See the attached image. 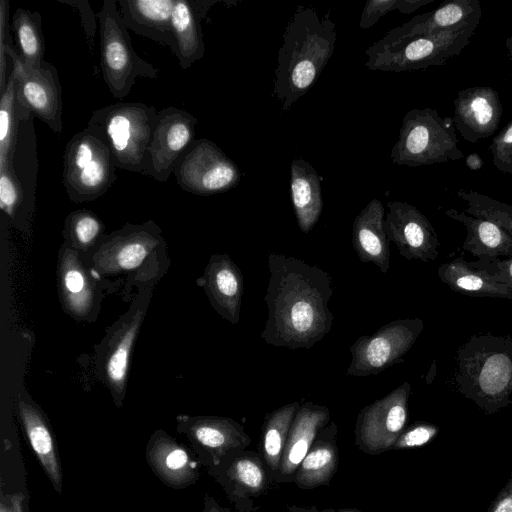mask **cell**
Returning a JSON list of instances; mask_svg holds the SVG:
<instances>
[{
    "instance_id": "obj_1",
    "label": "cell",
    "mask_w": 512,
    "mask_h": 512,
    "mask_svg": "<svg viewBox=\"0 0 512 512\" xmlns=\"http://www.w3.org/2000/svg\"><path fill=\"white\" fill-rule=\"evenodd\" d=\"M267 259V320L260 337L274 347L310 349L333 327L334 315L328 307L334 291L332 276L284 254L269 252Z\"/></svg>"
},
{
    "instance_id": "obj_2",
    "label": "cell",
    "mask_w": 512,
    "mask_h": 512,
    "mask_svg": "<svg viewBox=\"0 0 512 512\" xmlns=\"http://www.w3.org/2000/svg\"><path fill=\"white\" fill-rule=\"evenodd\" d=\"M336 37L329 14L320 18L311 6L296 8L285 27L274 72L273 96L284 112L316 82L332 57Z\"/></svg>"
},
{
    "instance_id": "obj_3",
    "label": "cell",
    "mask_w": 512,
    "mask_h": 512,
    "mask_svg": "<svg viewBox=\"0 0 512 512\" xmlns=\"http://www.w3.org/2000/svg\"><path fill=\"white\" fill-rule=\"evenodd\" d=\"M454 390L486 414L512 404V337L474 334L456 351Z\"/></svg>"
},
{
    "instance_id": "obj_4",
    "label": "cell",
    "mask_w": 512,
    "mask_h": 512,
    "mask_svg": "<svg viewBox=\"0 0 512 512\" xmlns=\"http://www.w3.org/2000/svg\"><path fill=\"white\" fill-rule=\"evenodd\" d=\"M9 2H0V94L6 88L8 57L12 61L15 77L16 102L20 120L23 112L44 122L53 132L63 130V101L58 73L54 65L44 62L39 66H26L11 42L9 29Z\"/></svg>"
},
{
    "instance_id": "obj_5",
    "label": "cell",
    "mask_w": 512,
    "mask_h": 512,
    "mask_svg": "<svg viewBox=\"0 0 512 512\" xmlns=\"http://www.w3.org/2000/svg\"><path fill=\"white\" fill-rule=\"evenodd\" d=\"M158 111L141 102H118L93 111L87 130L109 149L117 169L143 174Z\"/></svg>"
},
{
    "instance_id": "obj_6",
    "label": "cell",
    "mask_w": 512,
    "mask_h": 512,
    "mask_svg": "<svg viewBox=\"0 0 512 512\" xmlns=\"http://www.w3.org/2000/svg\"><path fill=\"white\" fill-rule=\"evenodd\" d=\"M479 24L480 20H476L392 43L378 40L366 49L365 66L370 70L399 73L445 65L470 43Z\"/></svg>"
},
{
    "instance_id": "obj_7",
    "label": "cell",
    "mask_w": 512,
    "mask_h": 512,
    "mask_svg": "<svg viewBox=\"0 0 512 512\" xmlns=\"http://www.w3.org/2000/svg\"><path fill=\"white\" fill-rule=\"evenodd\" d=\"M453 117H441L432 108L411 109L402 119L398 140L391 150L394 164L419 167L464 157Z\"/></svg>"
},
{
    "instance_id": "obj_8",
    "label": "cell",
    "mask_w": 512,
    "mask_h": 512,
    "mask_svg": "<svg viewBox=\"0 0 512 512\" xmlns=\"http://www.w3.org/2000/svg\"><path fill=\"white\" fill-rule=\"evenodd\" d=\"M102 77L113 97H126L138 78L156 79L159 70L134 50L116 0H105L97 13Z\"/></svg>"
},
{
    "instance_id": "obj_9",
    "label": "cell",
    "mask_w": 512,
    "mask_h": 512,
    "mask_svg": "<svg viewBox=\"0 0 512 512\" xmlns=\"http://www.w3.org/2000/svg\"><path fill=\"white\" fill-rule=\"evenodd\" d=\"M116 169L108 147L87 128L67 142L62 182L72 202L82 203L100 198L115 183Z\"/></svg>"
},
{
    "instance_id": "obj_10",
    "label": "cell",
    "mask_w": 512,
    "mask_h": 512,
    "mask_svg": "<svg viewBox=\"0 0 512 512\" xmlns=\"http://www.w3.org/2000/svg\"><path fill=\"white\" fill-rule=\"evenodd\" d=\"M423 329L422 319L405 318L391 321L371 335L359 337L350 347L352 358L346 375H377L394 364L403 363V357Z\"/></svg>"
},
{
    "instance_id": "obj_11",
    "label": "cell",
    "mask_w": 512,
    "mask_h": 512,
    "mask_svg": "<svg viewBox=\"0 0 512 512\" xmlns=\"http://www.w3.org/2000/svg\"><path fill=\"white\" fill-rule=\"evenodd\" d=\"M411 384L404 382L391 392L364 406L355 422L354 443L371 456L392 450L406 428Z\"/></svg>"
},
{
    "instance_id": "obj_12",
    "label": "cell",
    "mask_w": 512,
    "mask_h": 512,
    "mask_svg": "<svg viewBox=\"0 0 512 512\" xmlns=\"http://www.w3.org/2000/svg\"><path fill=\"white\" fill-rule=\"evenodd\" d=\"M174 174L182 190L200 196L226 192L237 186L241 178L238 166L206 138L193 141Z\"/></svg>"
},
{
    "instance_id": "obj_13",
    "label": "cell",
    "mask_w": 512,
    "mask_h": 512,
    "mask_svg": "<svg viewBox=\"0 0 512 512\" xmlns=\"http://www.w3.org/2000/svg\"><path fill=\"white\" fill-rule=\"evenodd\" d=\"M197 124L198 119L184 109L168 106L158 111L142 175L167 182L195 140Z\"/></svg>"
},
{
    "instance_id": "obj_14",
    "label": "cell",
    "mask_w": 512,
    "mask_h": 512,
    "mask_svg": "<svg viewBox=\"0 0 512 512\" xmlns=\"http://www.w3.org/2000/svg\"><path fill=\"white\" fill-rule=\"evenodd\" d=\"M163 244L160 228L153 222L126 224L103 236L92 256V272L106 276L138 269Z\"/></svg>"
},
{
    "instance_id": "obj_15",
    "label": "cell",
    "mask_w": 512,
    "mask_h": 512,
    "mask_svg": "<svg viewBox=\"0 0 512 512\" xmlns=\"http://www.w3.org/2000/svg\"><path fill=\"white\" fill-rule=\"evenodd\" d=\"M176 430L189 442L206 470L224 457L245 450L251 438L242 424L229 417L178 415Z\"/></svg>"
},
{
    "instance_id": "obj_16",
    "label": "cell",
    "mask_w": 512,
    "mask_h": 512,
    "mask_svg": "<svg viewBox=\"0 0 512 512\" xmlns=\"http://www.w3.org/2000/svg\"><path fill=\"white\" fill-rule=\"evenodd\" d=\"M207 473L222 487L236 512H255V499L272 484L262 456L254 450L229 454Z\"/></svg>"
},
{
    "instance_id": "obj_17",
    "label": "cell",
    "mask_w": 512,
    "mask_h": 512,
    "mask_svg": "<svg viewBox=\"0 0 512 512\" xmlns=\"http://www.w3.org/2000/svg\"><path fill=\"white\" fill-rule=\"evenodd\" d=\"M384 229L401 256L407 260L433 261L440 245L428 218L415 206L401 201H388Z\"/></svg>"
},
{
    "instance_id": "obj_18",
    "label": "cell",
    "mask_w": 512,
    "mask_h": 512,
    "mask_svg": "<svg viewBox=\"0 0 512 512\" xmlns=\"http://www.w3.org/2000/svg\"><path fill=\"white\" fill-rule=\"evenodd\" d=\"M145 458L154 475L172 489H185L200 478L202 465L194 451L164 430L151 434Z\"/></svg>"
},
{
    "instance_id": "obj_19",
    "label": "cell",
    "mask_w": 512,
    "mask_h": 512,
    "mask_svg": "<svg viewBox=\"0 0 512 512\" xmlns=\"http://www.w3.org/2000/svg\"><path fill=\"white\" fill-rule=\"evenodd\" d=\"M453 122L460 136L469 143L493 136L503 114L498 92L489 86L460 90L454 100Z\"/></svg>"
},
{
    "instance_id": "obj_20",
    "label": "cell",
    "mask_w": 512,
    "mask_h": 512,
    "mask_svg": "<svg viewBox=\"0 0 512 512\" xmlns=\"http://www.w3.org/2000/svg\"><path fill=\"white\" fill-rule=\"evenodd\" d=\"M198 283L216 312L231 324H237L244 293V276L230 256L211 255Z\"/></svg>"
},
{
    "instance_id": "obj_21",
    "label": "cell",
    "mask_w": 512,
    "mask_h": 512,
    "mask_svg": "<svg viewBox=\"0 0 512 512\" xmlns=\"http://www.w3.org/2000/svg\"><path fill=\"white\" fill-rule=\"evenodd\" d=\"M329 421L327 406L311 401L301 403L288 433L275 484L293 483L299 465Z\"/></svg>"
},
{
    "instance_id": "obj_22",
    "label": "cell",
    "mask_w": 512,
    "mask_h": 512,
    "mask_svg": "<svg viewBox=\"0 0 512 512\" xmlns=\"http://www.w3.org/2000/svg\"><path fill=\"white\" fill-rule=\"evenodd\" d=\"M78 252L66 243L62 246L58 263V286L66 311L75 318L85 319L98 304V291L95 276L84 266Z\"/></svg>"
},
{
    "instance_id": "obj_23",
    "label": "cell",
    "mask_w": 512,
    "mask_h": 512,
    "mask_svg": "<svg viewBox=\"0 0 512 512\" xmlns=\"http://www.w3.org/2000/svg\"><path fill=\"white\" fill-rule=\"evenodd\" d=\"M17 413L27 441L54 490L62 493L63 474L57 442L46 415L30 399L17 400Z\"/></svg>"
},
{
    "instance_id": "obj_24",
    "label": "cell",
    "mask_w": 512,
    "mask_h": 512,
    "mask_svg": "<svg viewBox=\"0 0 512 512\" xmlns=\"http://www.w3.org/2000/svg\"><path fill=\"white\" fill-rule=\"evenodd\" d=\"M479 0L445 1L437 9L417 15L408 22L389 30L380 41L392 43L413 37L451 29L481 20Z\"/></svg>"
},
{
    "instance_id": "obj_25",
    "label": "cell",
    "mask_w": 512,
    "mask_h": 512,
    "mask_svg": "<svg viewBox=\"0 0 512 512\" xmlns=\"http://www.w3.org/2000/svg\"><path fill=\"white\" fill-rule=\"evenodd\" d=\"M116 1L128 30L168 47L175 54L176 44L172 29L175 0Z\"/></svg>"
},
{
    "instance_id": "obj_26",
    "label": "cell",
    "mask_w": 512,
    "mask_h": 512,
    "mask_svg": "<svg viewBox=\"0 0 512 512\" xmlns=\"http://www.w3.org/2000/svg\"><path fill=\"white\" fill-rule=\"evenodd\" d=\"M217 1L175 0L172 29L176 44L175 56L181 69L191 67L204 56L205 44L201 21Z\"/></svg>"
},
{
    "instance_id": "obj_27",
    "label": "cell",
    "mask_w": 512,
    "mask_h": 512,
    "mask_svg": "<svg viewBox=\"0 0 512 512\" xmlns=\"http://www.w3.org/2000/svg\"><path fill=\"white\" fill-rule=\"evenodd\" d=\"M384 206L379 199L370 200L355 217L352 246L363 263H373L386 274L390 267V241L384 229Z\"/></svg>"
},
{
    "instance_id": "obj_28",
    "label": "cell",
    "mask_w": 512,
    "mask_h": 512,
    "mask_svg": "<svg viewBox=\"0 0 512 512\" xmlns=\"http://www.w3.org/2000/svg\"><path fill=\"white\" fill-rule=\"evenodd\" d=\"M338 427L330 422L314 440L299 465L293 483L302 490L329 486L339 466Z\"/></svg>"
},
{
    "instance_id": "obj_29",
    "label": "cell",
    "mask_w": 512,
    "mask_h": 512,
    "mask_svg": "<svg viewBox=\"0 0 512 512\" xmlns=\"http://www.w3.org/2000/svg\"><path fill=\"white\" fill-rule=\"evenodd\" d=\"M143 309L135 310L115 330L104 359V378L117 406L122 405L126 392L129 361L142 320Z\"/></svg>"
},
{
    "instance_id": "obj_30",
    "label": "cell",
    "mask_w": 512,
    "mask_h": 512,
    "mask_svg": "<svg viewBox=\"0 0 512 512\" xmlns=\"http://www.w3.org/2000/svg\"><path fill=\"white\" fill-rule=\"evenodd\" d=\"M445 214L466 228L467 236L462 245L463 250L479 260L512 257V235L498 224L455 208L447 209Z\"/></svg>"
},
{
    "instance_id": "obj_31",
    "label": "cell",
    "mask_w": 512,
    "mask_h": 512,
    "mask_svg": "<svg viewBox=\"0 0 512 512\" xmlns=\"http://www.w3.org/2000/svg\"><path fill=\"white\" fill-rule=\"evenodd\" d=\"M290 195L298 227L310 232L323 210L321 177L303 158H295L290 166Z\"/></svg>"
},
{
    "instance_id": "obj_32",
    "label": "cell",
    "mask_w": 512,
    "mask_h": 512,
    "mask_svg": "<svg viewBox=\"0 0 512 512\" xmlns=\"http://www.w3.org/2000/svg\"><path fill=\"white\" fill-rule=\"evenodd\" d=\"M437 274L452 291L471 297H491L512 300V287L495 281L473 268L463 256L443 263Z\"/></svg>"
},
{
    "instance_id": "obj_33",
    "label": "cell",
    "mask_w": 512,
    "mask_h": 512,
    "mask_svg": "<svg viewBox=\"0 0 512 512\" xmlns=\"http://www.w3.org/2000/svg\"><path fill=\"white\" fill-rule=\"evenodd\" d=\"M300 405V402L293 401L267 413L264 417L258 452L262 456L272 484H275L288 433Z\"/></svg>"
},
{
    "instance_id": "obj_34",
    "label": "cell",
    "mask_w": 512,
    "mask_h": 512,
    "mask_svg": "<svg viewBox=\"0 0 512 512\" xmlns=\"http://www.w3.org/2000/svg\"><path fill=\"white\" fill-rule=\"evenodd\" d=\"M0 96V177H18L14 159L20 116L16 102L15 77L12 71L8 76L6 88Z\"/></svg>"
},
{
    "instance_id": "obj_35",
    "label": "cell",
    "mask_w": 512,
    "mask_h": 512,
    "mask_svg": "<svg viewBox=\"0 0 512 512\" xmlns=\"http://www.w3.org/2000/svg\"><path fill=\"white\" fill-rule=\"evenodd\" d=\"M15 50L26 66H39L45 62V43L41 28V15L37 11L18 8L12 18Z\"/></svg>"
},
{
    "instance_id": "obj_36",
    "label": "cell",
    "mask_w": 512,
    "mask_h": 512,
    "mask_svg": "<svg viewBox=\"0 0 512 512\" xmlns=\"http://www.w3.org/2000/svg\"><path fill=\"white\" fill-rule=\"evenodd\" d=\"M105 225L92 211L78 209L71 212L64 224L66 244L77 251H86L103 237Z\"/></svg>"
},
{
    "instance_id": "obj_37",
    "label": "cell",
    "mask_w": 512,
    "mask_h": 512,
    "mask_svg": "<svg viewBox=\"0 0 512 512\" xmlns=\"http://www.w3.org/2000/svg\"><path fill=\"white\" fill-rule=\"evenodd\" d=\"M457 196L467 203L469 215L490 220L512 235V205L477 191L459 189Z\"/></svg>"
},
{
    "instance_id": "obj_38",
    "label": "cell",
    "mask_w": 512,
    "mask_h": 512,
    "mask_svg": "<svg viewBox=\"0 0 512 512\" xmlns=\"http://www.w3.org/2000/svg\"><path fill=\"white\" fill-rule=\"evenodd\" d=\"M434 0H368L361 13L359 27L368 29L387 13L398 10L403 14H411Z\"/></svg>"
},
{
    "instance_id": "obj_39",
    "label": "cell",
    "mask_w": 512,
    "mask_h": 512,
    "mask_svg": "<svg viewBox=\"0 0 512 512\" xmlns=\"http://www.w3.org/2000/svg\"><path fill=\"white\" fill-rule=\"evenodd\" d=\"M438 427L434 424L417 421L402 431L392 450H405L421 447L432 441L438 434Z\"/></svg>"
},
{
    "instance_id": "obj_40",
    "label": "cell",
    "mask_w": 512,
    "mask_h": 512,
    "mask_svg": "<svg viewBox=\"0 0 512 512\" xmlns=\"http://www.w3.org/2000/svg\"><path fill=\"white\" fill-rule=\"evenodd\" d=\"M489 149L494 167L500 172L512 174V119L493 137Z\"/></svg>"
},
{
    "instance_id": "obj_41",
    "label": "cell",
    "mask_w": 512,
    "mask_h": 512,
    "mask_svg": "<svg viewBox=\"0 0 512 512\" xmlns=\"http://www.w3.org/2000/svg\"><path fill=\"white\" fill-rule=\"evenodd\" d=\"M469 265L483 272L491 279L512 287V257L493 260H474Z\"/></svg>"
},
{
    "instance_id": "obj_42",
    "label": "cell",
    "mask_w": 512,
    "mask_h": 512,
    "mask_svg": "<svg viewBox=\"0 0 512 512\" xmlns=\"http://www.w3.org/2000/svg\"><path fill=\"white\" fill-rule=\"evenodd\" d=\"M487 512H512V472Z\"/></svg>"
},
{
    "instance_id": "obj_43",
    "label": "cell",
    "mask_w": 512,
    "mask_h": 512,
    "mask_svg": "<svg viewBox=\"0 0 512 512\" xmlns=\"http://www.w3.org/2000/svg\"><path fill=\"white\" fill-rule=\"evenodd\" d=\"M0 512H27V506L22 493L1 492Z\"/></svg>"
},
{
    "instance_id": "obj_44",
    "label": "cell",
    "mask_w": 512,
    "mask_h": 512,
    "mask_svg": "<svg viewBox=\"0 0 512 512\" xmlns=\"http://www.w3.org/2000/svg\"><path fill=\"white\" fill-rule=\"evenodd\" d=\"M203 512H231L229 508L222 506L215 497L206 493L203 499Z\"/></svg>"
},
{
    "instance_id": "obj_45",
    "label": "cell",
    "mask_w": 512,
    "mask_h": 512,
    "mask_svg": "<svg viewBox=\"0 0 512 512\" xmlns=\"http://www.w3.org/2000/svg\"><path fill=\"white\" fill-rule=\"evenodd\" d=\"M287 511L288 512H337V510L333 509V508L319 509L315 505L305 507V506H299V505H295V504L288 505Z\"/></svg>"
},
{
    "instance_id": "obj_46",
    "label": "cell",
    "mask_w": 512,
    "mask_h": 512,
    "mask_svg": "<svg viewBox=\"0 0 512 512\" xmlns=\"http://www.w3.org/2000/svg\"><path fill=\"white\" fill-rule=\"evenodd\" d=\"M465 163L466 166L472 171L480 170L483 167V159L476 152L470 153L465 158Z\"/></svg>"
},
{
    "instance_id": "obj_47",
    "label": "cell",
    "mask_w": 512,
    "mask_h": 512,
    "mask_svg": "<svg viewBox=\"0 0 512 512\" xmlns=\"http://www.w3.org/2000/svg\"><path fill=\"white\" fill-rule=\"evenodd\" d=\"M505 47L508 51V58L512 67V30L511 35L505 41Z\"/></svg>"
},
{
    "instance_id": "obj_48",
    "label": "cell",
    "mask_w": 512,
    "mask_h": 512,
    "mask_svg": "<svg viewBox=\"0 0 512 512\" xmlns=\"http://www.w3.org/2000/svg\"><path fill=\"white\" fill-rule=\"evenodd\" d=\"M336 510H337V512H364V511H361V510L355 509V508H339Z\"/></svg>"
}]
</instances>
